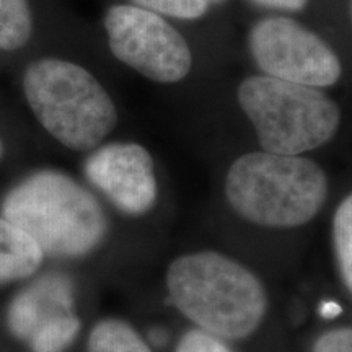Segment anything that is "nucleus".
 <instances>
[{"instance_id":"1","label":"nucleus","mask_w":352,"mask_h":352,"mask_svg":"<svg viewBox=\"0 0 352 352\" xmlns=\"http://www.w3.org/2000/svg\"><path fill=\"white\" fill-rule=\"evenodd\" d=\"M2 214L56 258L85 256L108 230L96 197L57 170L34 171L16 183L3 197Z\"/></svg>"},{"instance_id":"2","label":"nucleus","mask_w":352,"mask_h":352,"mask_svg":"<svg viewBox=\"0 0 352 352\" xmlns=\"http://www.w3.org/2000/svg\"><path fill=\"white\" fill-rule=\"evenodd\" d=\"M166 287L186 318L217 338L250 336L266 314V292L258 277L214 252L176 258L166 272Z\"/></svg>"},{"instance_id":"3","label":"nucleus","mask_w":352,"mask_h":352,"mask_svg":"<svg viewBox=\"0 0 352 352\" xmlns=\"http://www.w3.org/2000/svg\"><path fill=\"white\" fill-rule=\"evenodd\" d=\"M226 196L236 214L271 228L310 222L328 196V179L320 165L298 155L252 152L228 168Z\"/></svg>"},{"instance_id":"4","label":"nucleus","mask_w":352,"mask_h":352,"mask_svg":"<svg viewBox=\"0 0 352 352\" xmlns=\"http://www.w3.org/2000/svg\"><path fill=\"white\" fill-rule=\"evenodd\" d=\"M23 94L39 124L72 151L95 148L118 122L104 87L70 60L44 57L33 63L25 70Z\"/></svg>"},{"instance_id":"5","label":"nucleus","mask_w":352,"mask_h":352,"mask_svg":"<svg viewBox=\"0 0 352 352\" xmlns=\"http://www.w3.org/2000/svg\"><path fill=\"white\" fill-rule=\"evenodd\" d=\"M236 96L264 152L302 155L329 142L340 129V107L315 87L267 76L248 77Z\"/></svg>"},{"instance_id":"6","label":"nucleus","mask_w":352,"mask_h":352,"mask_svg":"<svg viewBox=\"0 0 352 352\" xmlns=\"http://www.w3.org/2000/svg\"><path fill=\"white\" fill-rule=\"evenodd\" d=\"M113 56L140 76L157 83L188 77L192 52L182 33L164 16L138 6H113L104 15Z\"/></svg>"},{"instance_id":"7","label":"nucleus","mask_w":352,"mask_h":352,"mask_svg":"<svg viewBox=\"0 0 352 352\" xmlns=\"http://www.w3.org/2000/svg\"><path fill=\"white\" fill-rule=\"evenodd\" d=\"M250 52L267 77L331 87L341 78L340 57L318 34L287 16H267L250 32Z\"/></svg>"},{"instance_id":"8","label":"nucleus","mask_w":352,"mask_h":352,"mask_svg":"<svg viewBox=\"0 0 352 352\" xmlns=\"http://www.w3.org/2000/svg\"><path fill=\"white\" fill-rule=\"evenodd\" d=\"M87 179L121 212L142 215L157 201L153 160L142 145L113 142L96 148L83 165Z\"/></svg>"},{"instance_id":"9","label":"nucleus","mask_w":352,"mask_h":352,"mask_svg":"<svg viewBox=\"0 0 352 352\" xmlns=\"http://www.w3.org/2000/svg\"><path fill=\"white\" fill-rule=\"evenodd\" d=\"M72 287L63 276H46L13 298L8 308V328L21 341H30L33 333L52 316L70 314Z\"/></svg>"},{"instance_id":"10","label":"nucleus","mask_w":352,"mask_h":352,"mask_svg":"<svg viewBox=\"0 0 352 352\" xmlns=\"http://www.w3.org/2000/svg\"><path fill=\"white\" fill-rule=\"evenodd\" d=\"M43 258L44 253L32 236L0 217V284L34 274Z\"/></svg>"},{"instance_id":"11","label":"nucleus","mask_w":352,"mask_h":352,"mask_svg":"<svg viewBox=\"0 0 352 352\" xmlns=\"http://www.w3.org/2000/svg\"><path fill=\"white\" fill-rule=\"evenodd\" d=\"M88 352H152L139 333L121 320H103L91 329Z\"/></svg>"},{"instance_id":"12","label":"nucleus","mask_w":352,"mask_h":352,"mask_svg":"<svg viewBox=\"0 0 352 352\" xmlns=\"http://www.w3.org/2000/svg\"><path fill=\"white\" fill-rule=\"evenodd\" d=\"M33 33L28 0H0V50L19 51Z\"/></svg>"},{"instance_id":"13","label":"nucleus","mask_w":352,"mask_h":352,"mask_svg":"<svg viewBox=\"0 0 352 352\" xmlns=\"http://www.w3.org/2000/svg\"><path fill=\"white\" fill-rule=\"evenodd\" d=\"M78 331H80V320L70 311V314L52 316L46 323H43L30 338L28 344L33 352H65L76 341Z\"/></svg>"},{"instance_id":"14","label":"nucleus","mask_w":352,"mask_h":352,"mask_svg":"<svg viewBox=\"0 0 352 352\" xmlns=\"http://www.w3.org/2000/svg\"><path fill=\"white\" fill-rule=\"evenodd\" d=\"M333 240L342 279L352 290V195L341 202L334 214Z\"/></svg>"},{"instance_id":"15","label":"nucleus","mask_w":352,"mask_h":352,"mask_svg":"<svg viewBox=\"0 0 352 352\" xmlns=\"http://www.w3.org/2000/svg\"><path fill=\"white\" fill-rule=\"evenodd\" d=\"M134 6L147 8L158 15L179 20H197L208 13L209 0H132Z\"/></svg>"},{"instance_id":"16","label":"nucleus","mask_w":352,"mask_h":352,"mask_svg":"<svg viewBox=\"0 0 352 352\" xmlns=\"http://www.w3.org/2000/svg\"><path fill=\"white\" fill-rule=\"evenodd\" d=\"M175 352H232L220 338L204 329H191L179 340Z\"/></svg>"},{"instance_id":"17","label":"nucleus","mask_w":352,"mask_h":352,"mask_svg":"<svg viewBox=\"0 0 352 352\" xmlns=\"http://www.w3.org/2000/svg\"><path fill=\"white\" fill-rule=\"evenodd\" d=\"M311 352H352V328L333 329L321 334Z\"/></svg>"},{"instance_id":"18","label":"nucleus","mask_w":352,"mask_h":352,"mask_svg":"<svg viewBox=\"0 0 352 352\" xmlns=\"http://www.w3.org/2000/svg\"><path fill=\"white\" fill-rule=\"evenodd\" d=\"M258 6L271 8V10H284V12H298L307 7L308 0H252Z\"/></svg>"},{"instance_id":"19","label":"nucleus","mask_w":352,"mask_h":352,"mask_svg":"<svg viewBox=\"0 0 352 352\" xmlns=\"http://www.w3.org/2000/svg\"><path fill=\"white\" fill-rule=\"evenodd\" d=\"M340 311H341V307L336 305L334 302H328L321 307V315H323L324 318H333V316H336Z\"/></svg>"},{"instance_id":"20","label":"nucleus","mask_w":352,"mask_h":352,"mask_svg":"<svg viewBox=\"0 0 352 352\" xmlns=\"http://www.w3.org/2000/svg\"><path fill=\"white\" fill-rule=\"evenodd\" d=\"M3 153V145H2V139H0V157H2Z\"/></svg>"},{"instance_id":"21","label":"nucleus","mask_w":352,"mask_h":352,"mask_svg":"<svg viewBox=\"0 0 352 352\" xmlns=\"http://www.w3.org/2000/svg\"><path fill=\"white\" fill-rule=\"evenodd\" d=\"M210 3H220V2H223V0H209Z\"/></svg>"}]
</instances>
